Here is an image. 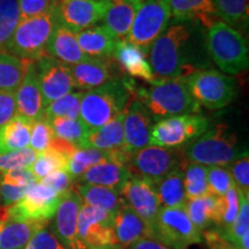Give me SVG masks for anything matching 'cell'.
<instances>
[{"instance_id":"6da1fadb","label":"cell","mask_w":249,"mask_h":249,"mask_svg":"<svg viewBox=\"0 0 249 249\" xmlns=\"http://www.w3.org/2000/svg\"><path fill=\"white\" fill-rule=\"evenodd\" d=\"M193 31L185 22L174 23L155 40L149 51L155 83L186 77L196 71L189 61ZM152 85V86H154Z\"/></svg>"},{"instance_id":"7a4b0ae2","label":"cell","mask_w":249,"mask_h":249,"mask_svg":"<svg viewBox=\"0 0 249 249\" xmlns=\"http://www.w3.org/2000/svg\"><path fill=\"white\" fill-rule=\"evenodd\" d=\"M135 83L126 76L112 80L98 88L83 92L80 120L89 132L104 126L126 108L135 92Z\"/></svg>"},{"instance_id":"3957f363","label":"cell","mask_w":249,"mask_h":249,"mask_svg":"<svg viewBox=\"0 0 249 249\" xmlns=\"http://www.w3.org/2000/svg\"><path fill=\"white\" fill-rule=\"evenodd\" d=\"M248 154L242 149L234 133L226 124H217L187 145L182 152L183 161L204 166H230Z\"/></svg>"},{"instance_id":"277c9868","label":"cell","mask_w":249,"mask_h":249,"mask_svg":"<svg viewBox=\"0 0 249 249\" xmlns=\"http://www.w3.org/2000/svg\"><path fill=\"white\" fill-rule=\"evenodd\" d=\"M134 93L136 99L145 105L152 119L158 121L183 114H197L201 110L200 104L189 92L185 77L164 81L150 88H139Z\"/></svg>"},{"instance_id":"5b68a950","label":"cell","mask_w":249,"mask_h":249,"mask_svg":"<svg viewBox=\"0 0 249 249\" xmlns=\"http://www.w3.org/2000/svg\"><path fill=\"white\" fill-rule=\"evenodd\" d=\"M205 45L211 59L224 73L233 75L248 68L249 51L245 37L222 20L208 27Z\"/></svg>"},{"instance_id":"8992f818","label":"cell","mask_w":249,"mask_h":249,"mask_svg":"<svg viewBox=\"0 0 249 249\" xmlns=\"http://www.w3.org/2000/svg\"><path fill=\"white\" fill-rule=\"evenodd\" d=\"M58 22L57 9L39 17L20 20L5 51L22 60L36 61L45 54L46 44Z\"/></svg>"},{"instance_id":"52a82bcc","label":"cell","mask_w":249,"mask_h":249,"mask_svg":"<svg viewBox=\"0 0 249 249\" xmlns=\"http://www.w3.org/2000/svg\"><path fill=\"white\" fill-rule=\"evenodd\" d=\"M192 97L209 110L230 105L236 96V83L233 77L218 71H196L185 77Z\"/></svg>"},{"instance_id":"ba28073f","label":"cell","mask_w":249,"mask_h":249,"mask_svg":"<svg viewBox=\"0 0 249 249\" xmlns=\"http://www.w3.org/2000/svg\"><path fill=\"white\" fill-rule=\"evenodd\" d=\"M170 20L167 0H144L124 40L148 55L155 40L167 29Z\"/></svg>"},{"instance_id":"9c48e42d","label":"cell","mask_w":249,"mask_h":249,"mask_svg":"<svg viewBox=\"0 0 249 249\" xmlns=\"http://www.w3.org/2000/svg\"><path fill=\"white\" fill-rule=\"evenodd\" d=\"M152 239L172 249H187L192 245L202 244L203 234L189 219L183 205L160 208L152 231Z\"/></svg>"},{"instance_id":"30bf717a","label":"cell","mask_w":249,"mask_h":249,"mask_svg":"<svg viewBox=\"0 0 249 249\" xmlns=\"http://www.w3.org/2000/svg\"><path fill=\"white\" fill-rule=\"evenodd\" d=\"M209 128V120L202 114H183L166 118L152 126L149 144L178 149L197 139Z\"/></svg>"},{"instance_id":"8fae6325","label":"cell","mask_w":249,"mask_h":249,"mask_svg":"<svg viewBox=\"0 0 249 249\" xmlns=\"http://www.w3.org/2000/svg\"><path fill=\"white\" fill-rule=\"evenodd\" d=\"M77 234L87 249H123L113 229V214L82 203L77 218Z\"/></svg>"},{"instance_id":"7c38bea8","label":"cell","mask_w":249,"mask_h":249,"mask_svg":"<svg viewBox=\"0 0 249 249\" xmlns=\"http://www.w3.org/2000/svg\"><path fill=\"white\" fill-rule=\"evenodd\" d=\"M181 163V156L178 149L148 145L132 154L128 170L130 176L141 177L157 183Z\"/></svg>"},{"instance_id":"4fadbf2b","label":"cell","mask_w":249,"mask_h":249,"mask_svg":"<svg viewBox=\"0 0 249 249\" xmlns=\"http://www.w3.org/2000/svg\"><path fill=\"white\" fill-rule=\"evenodd\" d=\"M60 195L42 182H36L20 201L9 207V219L50 222L54 217Z\"/></svg>"},{"instance_id":"5bb4252c","label":"cell","mask_w":249,"mask_h":249,"mask_svg":"<svg viewBox=\"0 0 249 249\" xmlns=\"http://www.w3.org/2000/svg\"><path fill=\"white\" fill-rule=\"evenodd\" d=\"M119 194L124 203L147 223L152 233L161 208L155 183L141 177L130 176L121 187Z\"/></svg>"},{"instance_id":"9a60e30c","label":"cell","mask_w":249,"mask_h":249,"mask_svg":"<svg viewBox=\"0 0 249 249\" xmlns=\"http://www.w3.org/2000/svg\"><path fill=\"white\" fill-rule=\"evenodd\" d=\"M35 67L45 107L76 88L68 65L57 59L45 53L35 61Z\"/></svg>"},{"instance_id":"2e32d148","label":"cell","mask_w":249,"mask_h":249,"mask_svg":"<svg viewBox=\"0 0 249 249\" xmlns=\"http://www.w3.org/2000/svg\"><path fill=\"white\" fill-rule=\"evenodd\" d=\"M79 193L71 191L60 196V202L52 218L51 231L68 249H87L77 234V218L82 207Z\"/></svg>"},{"instance_id":"e0dca14e","label":"cell","mask_w":249,"mask_h":249,"mask_svg":"<svg viewBox=\"0 0 249 249\" xmlns=\"http://www.w3.org/2000/svg\"><path fill=\"white\" fill-rule=\"evenodd\" d=\"M107 5L108 0H58L59 22L77 34L103 21Z\"/></svg>"},{"instance_id":"ac0fdd59","label":"cell","mask_w":249,"mask_h":249,"mask_svg":"<svg viewBox=\"0 0 249 249\" xmlns=\"http://www.w3.org/2000/svg\"><path fill=\"white\" fill-rule=\"evenodd\" d=\"M124 150L134 154L148 147L152 129V116L139 99L132 98L124 110Z\"/></svg>"},{"instance_id":"d6986e66","label":"cell","mask_w":249,"mask_h":249,"mask_svg":"<svg viewBox=\"0 0 249 249\" xmlns=\"http://www.w3.org/2000/svg\"><path fill=\"white\" fill-rule=\"evenodd\" d=\"M68 67L75 87L83 90L98 88L121 76V70L113 61V58L87 57L85 60Z\"/></svg>"},{"instance_id":"ffe728a7","label":"cell","mask_w":249,"mask_h":249,"mask_svg":"<svg viewBox=\"0 0 249 249\" xmlns=\"http://www.w3.org/2000/svg\"><path fill=\"white\" fill-rule=\"evenodd\" d=\"M17 116L26 118L29 121H37L44 118L45 105L40 91L35 61H28L22 82L15 91Z\"/></svg>"},{"instance_id":"44dd1931","label":"cell","mask_w":249,"mask_h":249,"mask_svg":"<svg viewBox=\"0 0 249 249\" xmlns=\"http://www.w3.org/2000/svg\"><path fill=\"white\" fill-rule=\"evenodd\" d=\"M113 229L123 249L141 239H152L150 227L126 203L113 214Z\"/></svg>"},{"instance_id":"7402d4cb","label":"cell","mask_w":249,"mask_h":249,"mask_svg":"<svg viewBox=\"0 0 249 249\" xmlns=\"http://www.w3.org/2000/svg\"><path fill=\"white\" fill-rule=\"evenodd\" d=\"M45 53L65 65H74L88 57L77 44L76 33L58 22L46 44Z\"/></svg>"},{"instance_id":"603a6c76","label":"cell","mask_w":249,"mask_h":249,"mask_svg":"<svg viewBox=\"0 0 249 249\" xmlns=\"http://www.w3.org/2000/svg\"><path fill=\"white\" fill-rule=\"evenodd\" d=\"M144 0H108L105 12L104 27L117 37L124 40L128 35L134 18Z\"/></svg>"},{"instance_id":"cb8c5ba5","label":"cell","mask_w":249,"mask_h":249,"mask_svg":"<svg viewBox=\"0 0 249 249\" xmlns=\"http://www.w3.org/2000/svg\"><path fill=\"white\" fill-rule=\"evenodd\" d=\"M77 44L81 51L92 58H113L118 43L107 27L93 26L76 34Z\"/></svg>"},{"instance_id":"d4e9b609","label":"cell","mask_w":249,"mask_h":249,"mask_svg":"<svg viewBox=\"0 0 249 249\" xmlns=\"http://www.w3.org/2000/svg\"><path fill=\"white\" fill-rule=\"evenodd\" d=\"M187 214L200 231L208 230L211 225H220L223 214V197L208 194L195 200H187Z\"/></svg>"},{"instance_id":"484cf974","label":"cell","mask_w":249,"mask_h":249,"mask_svg":"<svg viewBox=\"0 0 249 249\" xmlns=\"http://www.w3.org/2000/svg\"><path fill=\"white\" fill-rule=\"evenodd\" d=\"M129 177L130 172L126 165L116 161H102L90 167L77 181L82 185L107 187L119 192Z\"/></svg>"},{"instance_id":"4316f807","label":"cell","mask_w":249,"mask_h":249,"mask_svg":"<svg viewBox=\"0 0 249 249\" xmlns=\"http://www.w3.org/2000/svg\"><path fill=\"white\" fill-rule=\"evenodd\" d=\"M113 59H116L120 70L126 71L128 75L147 81L151 85L155 83L154 73L147 60V55L135 45L130 44L124 39L120 40L117 45Z\"/></svg>"},{"instance_id":"83f0119b","label":"cell","mask_w":249,"mask_h":249,"mask_svg":"<svg viewBox=\"0 0 249 249\" xmlns=\"http://www.w3.org/2000/svg\"><path fill=\"white\" fill-rule=\"evenodd\" d=\"M167 4L171 17L178 22L197 21L208 28L218 20L213 0H167Z\"/></svg>"},{"instance_id":"f1b7e54d","label":"cell","mask_w":249,"mask_h":249,"mask_svg":"<svg viewBox=\"0 0 249 249\" xmlns=\"http://www.w3.org/2000/svg\"><path fill=\"white\" fill-rule=\"evenodd\" d=\"M124 111L104 126L88 133L82 148L98 149L102 151H112L124 149Z\"/></svg>"},{"instance_id":"f546056e","label":"cell","mask_w":249,"mask_h":249,"mask_svg":"<svg viewBox=\"0 0 249 249\" xmlns=\"http://www.w3.org/2000/svg\"><path fill=\"white\" fill-rule=\"evenodd\" d=\"M48 225L49 222L7 220L0 231V249H24L33 235Z\"/></svg>"},{"instance_id":"4dcf8cb0","label":"cell","mask_w":249,"mask_h":249,"mask_svg":"<svg viewBox=\"0 0 249 249\" xmlns=\"http://www.w3.org/2000/svg\"><path fill=\"white\" fill-rule=\"evenodd\" d=\"M155 187L161 208L183 207L187 200L183 188L182 163L165 176L160 181L155 183Z\"/></svg>"},{"instance_id":"1f68e13d","label":"cell","mask_w":249,"mask_h":249,"mask_svg":"<svg viewBox=\"0 0 249 249\" xmlns=\"http://www.w3.org/2000/svg\"><path fill=\"white\" fill-rule=\"evenodd\" d=\"M76 192L79 193L81 200L85 204L98 208L112 214L116 213L124 204V198L121 197L119 192L107 188V187L80 183Z\"/></svg>"},{"instance_id":"d6a6232c","label":"cell","mask_w":249,"mask_h":249,"mask_svg":"<svg viewBox=\"0 0 249 249\" xmlns=\"http://www.w3.org/2000/svg\"><path fill=\"white\" fill-rule=\"evenodd\" d=\"M33 121L17 116L0 127V154L29 147Z\"/></svg>"},{"instance_id":"836d02e7","label":"cell","mask_w":249,"mask_h":249,"mask_svg":"<svg viewBox=\"0 0 249 249\" xmlns=\"http://www.w3.org/2000/svg\"><path fill=\"white\" fill-rule=\"evenodd\" d=\"M117 151L118 150L102 151L92 148H77L68 160L66 172L70 174L74 181H76L93 165H97L102 161H116L117 163Z\"/></svg>"},{"instance_id":"e575fe53","label":"cell","mask_w":249,"mask_h":249,"mask_svg":"<svg viewBox=\"0 0 249 249\" xmlns=\"http://www.w3.org/2000/svg\"><path fill=\"white\" fill-rule=\"evenodd\" d=\"M28 61L0 51V91H17L23 80Z\"/></svg>"},{"instance_id":"d590c367","label":"cell","mask_w":249,"mask_h":249,"mask_svg":"<svg viewBox=\"0 0 249 249\" xmlns=\"http://www.w3.org/2000/svg\"><path fill=\"white\" fill-rule=\"evenodd\" d=\"M182 169L186 200H195L210 194L207 180V166L182 160Z\"/></svg>"},{"instance_id":"8d00e7d4","label":"cell","mask_w":249,"mask_h":249,"mask_svg":"<svg viewBox=\"0 0 249 249\" xmlns=\"http://www.w3.org/2000/svg\"><path fill=\"white\" fill-rule=\"evenodd\" d=\"M48 121L51 124L54 136L73 143L76 148H82L89 130L80 120V118L79 119L54 118Z\"/></svg>"},{"instance_id":"74e56055","label":"cell","mask_w":249,"mask_h":249,"mask_svg":"<svg viewBox=\"0 0 249 249\" xmlns=\"http://www.w3.org/2000/svg\"><path fill=\"white\" fill-rule=\"evenodd\" d=\"M82 95L83 92H71L51 102L45 107L44 118L46 120L54 118L79 119Z\"/></svg>"},{"instance_id":"f35d334b","label":"cell","mask_w":249,"mask_h":249,"mask_svg":"<svg viewBox=\"0 0 249 249\" xmlns=\"http://www.w3.org/2000/svg\"><path fill=\"white\" fill-rule=\"evenodd\" d=\"M67 163L68 158L48 148L43 152L37 154L36 160L29 167V170L34 174L37 182H39L55 171H66Z\"/></svg>"},{"instance_id":"ab89813d","label":"cell","mask_w":249,"mask_h":249,"mask_svg":"<svg viewBox=\"0 0 249 249\" xmlns=\"http://www.w3.org/2000/svg\"><path fill=\"white\" fill-rule=\"evenodd\" d=\"M18 22L20 9L18 0H0V51H5Z\"/></svg>"},{"instance_id":"60d3db41","label":"cell","mask_w":249,"mask_h":249,"mask_svg":"<svg viewBox=\"0 0 249 249\" xmlns=\"http://www.w3.org/2000/svg\"><path fill=\"white\" fill-rule=\"evenodd\" d=\"M218 18L229 26L248 22V0H213Z\"/></svg>"},{"instance_id":"b9f144b4","label":"cell","mask_w":249,"mask_h":249,"mask_svg":"<svg viewBox=\"0 0 249 249\" xmlns=\"http://www.w3.org/2000/svg\"><path fill=\"white\" fill-rule=\"evenodd\" d=\"M217 231L233 247L239 249L241 239L246 233L249 232V195H244L241 197L240 210L232 225L225 230H217Z\"/></svg>"},{"instance_id":"7bdbcfd3","label":"cell","mask_w":249,"mask_h":249,"mask_svg":"<svg viewBox=\"0 0 249 249\" xmlns=\"http://www.w3.org/2000/svg\"><path fill=\"white\" fill-rule=\"evenodd\" d=\"M36 157L37 152L29 147L0 154V173L21 169H29L35 161Z\"/></svg>"},{"instance_id":"ee69618b","label":"cell","mask_w":249,"mask_h":249,"mask_svg":"<svg viewBox=\"0 0 249 249\" xmlns=\"http://www.w3.org/2000/svg\"><path fill=\"white\" fill-rule=\"evenodd\" d=\"M245 194L239 191V188L235 185H233L231 188L227 191L225 195L223 196V214L220 225L217 227V230H225L229 226L232 225L235 218L238 217L239 210H240L241 197Z\"/></svg>"},{"instance_id":"f6af8a7d","label":"cell","mask_w":249,"mask_h":249,"mask_svg":"<svg viewBox=\"0 0 249 249\" xmlns=\"http://www.w3.org/2000/svg\"><path fill=\"white\" fill-rule=\"evenodd\" d=\"M207 180L209 193L223 197L231 187L234 185L230 171L222 166H209L207 171Z\"/></svg>"},{"instance_id":"bcb514c9","label":"cell","mask_w":249,"mask_h":249,"mask_svg":"<svg viewBox=\"0 0 249 249\" xmlns=\"http://www.w3.org/2000/svg\"><path fill=\"white\" fill-rule=\"evenodd\" d=\"M53 130L45 118L34 121L31 124L29 145L34 151L39 154L49 148L51 140L53 139Z\"/></svg>"},{"instance_id":"7dc6e473","label":"cell","mask_w":249,"mask_h":249,"mask_svg":"<svg viewBox=\"0 0 249 249\" xmlns=\"http://www.w3.org/2000/svg\"><path fill=\"white\" fill-rule=\"evenodd\" d=\"M20 9V20L39 17L55 11L58 0H18Z\"/></svg>"},{"instance_id":"c3c4849f","label":"cell","mask_w":249,"mask_h":249,"mask_svg":"<svg viewBox=\"0 0 249 249\" xmlns=\"http://www.w3.org/2000/svg\"><path fill=\"white\" fill-rule=\"evenodd\" d=\"M233 182L238 187L242 194L249 195V157L248 154L236 160L234 163L230 165Z\"/></svg>"},{"instance_id":"681fc988","label":"cell","mask_w":249,"mask_h":249,"mask_svg":"<svg viewBox=\"0 0 249 249\" xmlns=\"http://www.w3.org/2000/svg\"><path fill=\"white\" fill-rule=\"evenodd\" d=\"M24 249H68L55 238L48 226L37 231L28 242Z\"/></svg>"},{"instance_id":"f907efd6","label":"cell","mask_w":249,"mask_h":249,"mask_svg":"<svg viewBox=\"0 0 249 249\" xmlns=\"http://www.w3.org/2000/svg\"><path fill=\"white\" fill-rule=\"evenodd\" d=\"M37 182V180L29 169H21L0 174V183L4 185L21 187L29 189Z\"/></svg>"},{"instance_id":"816d5d0a","label":"cell","mask_w":249,"mask_h":249,"mask_svg":"<svg viewBox=\"0 0 249 249\" xmlns=\"http://www.w3.org/2000/svg\"><path fill=\"white\" fill-rule=\"evenodd\" d=\"M44 183L45 186L50 187L51 189L57 193L59 195H64L66 193L73 191L74 189V180L71 178V176L65 170L55 171V172L51 173L50 176L46 177L39 181Z\"/></svg>"},{"instance_id":"f5cc1de1","label":"cell","mask_w":249,"mask_h":249,"mask_svg":"<svg viewBox=\"0 0 249 249\" xmlns=\"http://www.w3.org/2000/svg\"><path fill=\"white\" fill-rule=\"evenodd\" d=\"M17 117L15 91H0V127Z\"/></svg>"},{"instance_id":"db71d44e","label":"cell","mask_w":249,"mask_h":249,"mask_svg":"<svg viewBox=\"0 0 249 249\" xmlns=\"http://www.w3.org/2000/svg\"><path fill=\"white\" fill-rule=\"evenodd\" d=\"M28 192L27 188H21V187H13L0 183V195H1L2 204L8 207L13 205L23 197L24 194Z\"/></svg>"},{"instance_id":"11a10c76","label":"cell","mask_w":249,"mask_h":249,"mask_svg":"<svg viewBox=\"0 0 249 249\" xmlns=\"http://www.w3.org/2000/svg\"><path fill=\"white\" fill-rule=\"evenodd\" d=\"M203 238L207 241V245L210 249H235L233 246L227 242L217 230H208L204 232Z\"/></svg>"},{"instance_id":"9f6ffc18","label":"cell","mask_w":249,"mask_h":249,"mask_svg":"<svg viewBox=\"0 0 249 249\" xmlns=\"http://www.w3.org/2000/svg\"><path fill=\"white\" fill-rule=\"evenodd\" d=\"M50 149L54 150L58 154H60L70 160L71 156L74 154V151L76 150V147L73 144V143L66 141V140L57 138V136H53V139L51 140V143L49 145Z\"/></svg>"},{"instance_id":"6f0895ef","label":"cell","mask_w":249,"mask_h":249,"mask_svg":"<svg viewBox=\"0 0 249 249\" xmlns=\"http://www.w3.org/2000/svg\"><path fill=\"white\" fill-rule=\"evenodd\" d=\"M126 249H172L164 244H161L160 241L155 240V239H149L144 238L141 240L134 242L130 246H128Z\"/></svg>"},{"instance_id":"680465c9","label":"cell","mask_w":249,"mask_h":249,"mask_svg":"<svg viewBox=\"0 0 249 249\" xmlns=\"http://www.w3.org/2000/svg\"><path fill=\"white\" fill-rule=\"evenodd\" d=\"M0 205H1V195H0Z\"/></svg>"}]
</instances>
